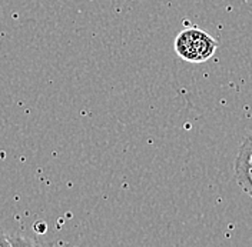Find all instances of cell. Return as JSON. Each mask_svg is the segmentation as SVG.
Listing matches in <instances>:
<instances>
[{"label": "cell", "mask_w": 252, "mask_h": 247, "mask_svg": "<svg viewBox=\"0 0 252 247\" xmlns=\"http://www.w3.org/2000/svg\"><path fill=\"white\" fill-rule=\"evenodd\" d=\"M235 177L241 189L252 199V132L244 139L236 155Z\"/></svg>", "instance_id": "7a4b0ae2"}, {"label": "cell", "mask_w": 252, "mask_h": 247, "mask_svg": "<svg viewBox=\"0 0 252 247\" xmlns=\"http://www.w3.org/2000/svg\"><path fill=\"white\" fill-rule=\"evenodd\" d=\"M17 245H22V246H34L36 243L32 242V240H26V239H22V237H10L7 234L0 232V246H17Z\"/></svg>", "instance_id": "3957f363"}, {"label": "cell", "mask_w": 252, "mask_h": 247, "mask_svg": "<svg viewBox=\"0 0 252 247\" xmlns=\"http://www.w3.org/2000/svg\"><path fill=\"white\" fill-rule=\"evenodd\" d=\"M173 46L181 59L198 64L214 57L218 49V42L199 27H188L176 36Z\"/></svg>", "instance_id": "6da1fadb"}]
</instances>
